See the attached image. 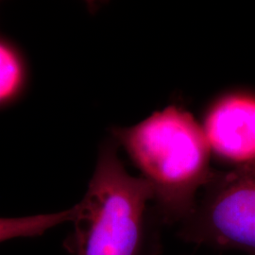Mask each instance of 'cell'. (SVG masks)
I'll return each instance as SVG.
<instances>
[{
	"mask_svg": "<svg viewBox=\"0 0 255 255\" xmlns=\"http://www.w3.org/2000/svg\"><path fill=\"white\" fill-rule=\"evenodd\" d=\"M202 129L211 154L228 169L255 164V93L229 92L210 106Z\"/></svg>",
	"mask_w": 255,
	"mask_h": 255,
	"instance_id": "cell-4",
	"label": "cell"
},
{
	"mask_svg": "<svg viewBox=\"0 0 255 255\" xmlns=\"http://www.w3.org/2000/svg\"><path fill=\"white\" fill-rule=\"evenodd\" d=\"M151 201L148 183L128 173L117 146L105 144L87 191L73 207L67 249L74 255H160L147 219Z\"/></svg>",
	"mask_w": 255,
	"mask_h": 255,
	"instance_id": "cell-2",
	"label": "cell"
},
{
	"mask_svg": "<svg viewBox=\"0 0 255 255\" xmlns=\"http://www.w3.org/2000/svg\"><path fill=\"white\" fill-rule=\"evenodd\" d=\"M22 80L23 70L17 55L0 42V102L16 94Z\"/></svg>",
	"mask_w": 255,
	"mask_h": 255,
	"instance_id": "cell-6",
	"label": "cell"
},
{
	"mask_svg": "<svg viewBox=\"0 0 255 255\" xmlns=\"http://www.w3.org/2000/svg\"><path fill=\"white\" fill-rule=\"evenodd\" d=\"M114 135L150 186L160 220L174 224L188 218L215 172L206 137L191 114L171 105L134 126L115 128Z\"/></svg>",
	"mask_w": 255,
	"mask_h": 255,
	"instance_id": "cell-1",
	"label": "cell"
},
{
	"mask_svg": "<svg viewBox=\"0 0 255 255\" xmlns=\"http://www.w3.org/2000/svg\"><path fill=\"white\" fill-rule=\"evenodd\" d=\"M191 215L180 223L182 240L255 255V164L215 170Z\"/></svg>",
	"mask_w": 255,
	"mask_h": 255,
	"instance_id": "cell-3",
	"label": "cell"
},
{
	"mask_svg": "<svg viewBox=\"0 0 255 255\" xmlns=\"http://www.w3.org/2000/svg\"><path fill=\"white\" fill-rule=\"evenodd\" d=\"M74 208L54 214L25 218L0 219V243L18 237H36L55 226L72 221Z\"/></svg>",
	"mask_w": 255,
	"mask_h": 255,
	"instance_id": "cell-5",
	"label": "cell"
}]
</instances>
